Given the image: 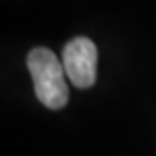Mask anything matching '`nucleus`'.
Listing matches in <instances>:
<instances>
[{
  "instance_id": "nucleus-1",
  "label": "nucleus",
  "mask_w": 156,
  "mask_h": 156,
  "mask_svg": "<svg viewBox=\"0 0 156 156\" xmlns=\"http://www.w3.org/2000/svg\"><path fill=\"white\" fill-rule=\"evenodd\" d=\"M26 64L40 102L49 109H61L66 106L69 99V90L64 80L66 71L56 54L45 47H37L30 50Z\"/></svg>"
},
{
  "instance_id": "nucleus-2",
  "label": "nucleus",
  "mask_w": 156,
  "mask_h": 156,
  "mask_svg": "<svg viewBox=\"0 0 156 156\" xmlns=\"http://www.w3.org/2000/svg\"><path fill=\"white\" fill-rule=\"evenodd\" d=\"M62 66L71 83L78 89H89L97 78V47L92 40L76 37L62 49Z\"/></svg>"
}]
</instances>
